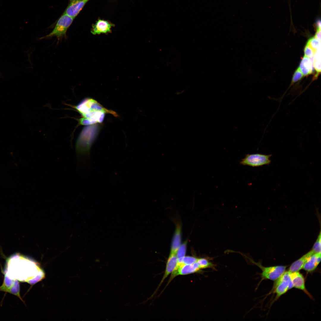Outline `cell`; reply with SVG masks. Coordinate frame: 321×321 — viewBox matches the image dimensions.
Listing matches in <instances>:
<instances>
[{
	"instance_id": "44dd1931",
	"label": "cell",
	"mask_w": 321,
	"mask_h": 321,
	"mask_svg": "<svg viewBox=\"0 0 321 321\" xmlns=\"http://www.w3.org/2000/svg\"><path fill=\"white\" fill-rule=\"evenodd\" d=\"M307 44L315 52L320 48V41L314 37L309 39Z\"/></svg>"
},
{
	"instance_id": "ffe728a7",
	"label": "cell",
	"mask_w": 321,
	"mask_h": 321,
	"mask_svg": "<svg viewBox=\"0 0 321 321\" xmlns=\"http://www.w3.org/2000/svg\"><path fill=\"white\" fill-rule=\"evenodd\" d=\"M320 49L317 50L314 54L313 58V63L314 67L315 68L318 74L321 71Z\"/></svg>"
},
{
	"instance_id": "6da1fadb",
	"label": "cell",
	"mask_w": 321,
	"mask_h": 321,
	"mask_svg": "<svg viewBox=\"0 0 321 321\" xmlns=\"http://www.w3.org/2000/svg\"><path fill=\"white\" fill-rule=\"evenodd\" d=\"M101 128L97 123L88 125L83 129L76 141L75 150L78 159L89 157L90 148L97 138Z\"/></svg>"
},
{
	"instance_id": "d4e9b609",
	"label": "cell",
	"mask_w": 321,
	"mask_h": 321,
	"mask_svg": "<svg viewBox=\"0 0 321 321\" xmlns=\"http://www.w3.org/2000/svg\"><path fill=\"white\" fill-rule=\"evenodd\" d=\"M305 56L312 58L314 56L316 52L308 44H306L304 50Z\"/></svg>"
},
{
	"instance_id": "603a6c76",
	"label": "cell",
	"mask_w": 321,
	"mask_h": 321,
	"mask_svg": "<svg viewBox=\"0 0 321 321\" xmlns=\"http://www.w3.org/2000/svg\"><path fill=\"white\" fill-rule=\"evenodd\" d=\"M198 258L193 257L186 256H185L182 259L181 263L185 265H191L196 262Z\"/></svg>"
},
{
	"instance_id": "ac0fdd59",
	"label": "cell",
	"mask_w": 321,
	"mask_h": 321,
	"mask_svg": "<svg viewBox=\"0 0 321 321\" xmlns=\"http://www.w3.org/2000/svg\"><path fill=\"white\" fill-rule=\"evenodd\" d=\"M187 241H185L181 245L176 253V256L177 259L178 264L180 265L182 262V259L185 256L186 253Z\"/></svg>"
},
{
	"instance_id": "5bb4252c",
	"label": "cell",
	"mask_w": 321,
	"mask_h": 321,
	"mask_svg": "<svg viewBox=\"0 0 321 321\" xmlns=\"http://www.w3.org/2000/svg\"><path fill=\"white\" fill-rule=\"evenodd\" d=\"M181 226L180 224L176 225L174 233L171 243L170 254H176L178 249L181 245Z\"/></svg>"
},
{
	"instance_id": "3957f363",
	"label": "cell",
	"mask_w": 321,
	"mask_h": 321,
	"mask_svg": "<svg viewBox=\"0 0 321 321\" xmlns=\"http://www.w3.org/2000/svg\"><path fill=\"white\" fill-rule=\"evenodd\" d=\"M73 18L64 13L58 19L53 31L41 39L56 37L59 39L66 37L67 29L72 23Z\"/></svg>"
},
{
	"instance_id": "484cf974",
	"label": "cell",
	"mask_w": 321,
	"mask_h": 321,
	"mask_svg": "<svg viewBox=\"0 0 321 321\" xmlns=\"http://www.w3.org/2000/svg\"><path fill=\"white\" fill-rule=\"evenodd\" d=\"M79 123L81 125H90L97 123L96 121L90 119L88 118L83 117L78 120Z\"/></svg>"
},
{
	"instance_id": "5b68a950",
	"label": "cell",
	"mask_w": 321,
	"mask_h": 321,
	"mask_svg": "<svg viewBox=\"0 0 321 321\" xmlns=\"http://www.w3.org/2000/svg\"><path fill=\"white\" fill-rule=\"evenodd\" d=\"M272 155L259 153L247 154L240 161V164L252 167H259L268 165L271 162L270 158Z\"/></svg>"
},
{
	"instance_id": "4316f807",
	"label": "cell",
	"mask_w": 321,
	"mask_h": 321,
	"mask_svg": "<svg viewBox=\"0 0 321 321\" xmlns=\"http://www.w3.org/2000/svg\"><path fill=\"white\" fill-rule=\"evenodd\" d=\"M314 37L320 41H321V29H317Z\"/></svg>"
},
{
	"instance_id": "52a82bcc",
	"label": "cell",
	"mask_w": 321,
	"mask_h": 321,
	"mask_svg": "<svg viewBox=\"0 0 321 321\" xmlns=\"http://www.w3.org/2000/svg\"><path fill=\"white\" fill-rule=\"evenodd\" d=\"M0 291L9 293L17 296L23 301L20 294V285L17 280L9 278L4 273V278L2 285L0 286Z\"/></svg>"
},
{
	"instance_id": "9a60e30c",
	"label": "cell",
	"mask_w": 321,
	"mask_h": 321,
	"mask_svg": "<svg viewBox=\"0 0 321 321\" xmlns=\"http://www.w3.org/2000/svg\"><path fill=\"white\" fill-rule=\"evenodd\" d=\"M314 253V251L311 250L303 255L291 264L289 268L288 271L290 272L299 271L303 268L307 258Z\"/></svg>"
},
{
	"instance_id": "7c38bea8",
	"label": "cell",
	"mask_w": 321,
	"mask_h": 321,
	"mask_svg": "<svg viewBox=\"0 0 321 321\" xmlns=\"http://www.w3.org/2000/svg\"><path fill=\"white\" fill-rule=\"evenodd\" d=\"M178 262L176 254H170L166 263L164 274L155 292L158 289L163 281L171 273L177 266Z\"/></svg>"
},
{
	"instance_id": "cb8c5ba5",
	"label": "cell",
	"mask_w": 321,
	"mask_h": 321,
	"mask_svg": "<svg viewBox=\"0 0 321 321\" xmlns=\"http://www.w3.org/2000/svg\"><path fill=\"white\" fill-rule=\"evenodd\" d=\"M303 75L302 73L298 68L295 71L293 75L290 86L301 79Z\"/></svg>"
},
{
	"instance_id": "4fadbf2b",
	"label": "cell",
	"mask_w": 321,
	"mask_h": 321,
	"mask_svg": "<svg viewBox=\"0 0 321 321\" xmlns=\"http://www.w3.org/2000/svg\"><path fill=\"white\" fill-rule=\"evenodd\" d=\"M321 261V253H314L309 257L303 268L307 272H311L317 268Z\"/></svg>"
},
{
	"instance_id": "7402d4cb",
	"label": "cell",
	"mask_w": 321,
	"mask_h": 321,
	"mask_svg": "<svg viewBox=\"0 0 321 321\" xmlns=\"http://www.w3.org/2000/svg\"><path fill=\"white\" fill-rule=\"evenodd\" d=\"M312 250L315 253H321V233L320 232Z\"/></svg>"
},
{
	"instance_id": "2e32d148",
	"label": "cell",
	"mask_w": 321,
	"mask_h": 321,
	"mask_svg": "<svg viewBox=\"0 0 321 321\" xmlns=\"http://www.w3.org/2000/svg\"><path fill=\"white\" fill-rule=\"evenodd\" d=\"M311 58L310 59L305 56L301 61L299 68L304 76L311 74L313 71V57Z\"/></svg>"
},
{
	"instance_id": "9c48e42d",
	"label": "cell",
	"mask_w": 321,
	"mask_h": 321,
	"mask_svg": "<svg viewBox=\"0 0 321 321\" xmlns=\"http://www.w3.org/2000/svg\"><path fill=\"white\" fill-rule=\"evenodd\" d=\"M114 26V24L107 21L98 19L92 24L91 32L93 35L107 34L111 32V28Z\"/></svg>"
},
{
	"instance_id": "83f0119b",
	"label": "cell",
	"mask_w": 321,
	"mask_h": 321,
	"mask_svg": "<svg viewBox=\"0 0 321 321\" xmlns=\"http://www.w3.org/2000/svg\"><path fill=\"white\" fill-rule=\"evenodd\" d=\"M316 26L317 28V30L321 29V21L320 19H318L316 21Z\"/></svg>"
},
{
	"instance_id": "8fae6325",
	"label": "cell",
	"mask_w": 321,
	"mask_h": 321,
	"mask_svg": "<svg viewBox=\"0 0 321 321\" xmlns=\"http://www.w3.org/2000/svg\"><path fill=\"white\" fill-rule=\"evenodd\" d=\"M86 105L92 111L102 112L106 114H110L115 117H118V115L115 111L108 110L95 100L90 98H86L83 100Z\"/></svg>"
},
{
	"instance_id": "8992f818",
	"label": "cell",
	"mask_w": 321,
	"mask_h": 321,
	"mask_svg": "<svg viewBox=\"0 0 321 321\" xmlns=\"http://www.w3.org/2000/svg\"><path fill=\"white\" fill-rule=\"evenodd\" d=\"M201 270L196 262L191 265L181 264L177 265L176 268L171 273L166 286H168L171 281L176 276L193 273L200 271Z\"/></svg>"
},
{
	"instance_id": "277c9868",
	"label": "cell",
	"mask_w": 321,
	"mask_h": 321,
	"mask_svg": "<svg viewBox=\"0 0 321 321\" xmlns=\"http://www.w3.org/2000/svg\"><path fill=\"white\" fill-rule=\"evenodd\" d=\"M293 288L289 276V272L285 271L278 279L275 281L271 290V293L276 295L274 301L278 299L288 291Z\"/></svg>"
},
{
	"instance_id": "e0dca14e",
	"label": "cell",
	"mask_w": 321,
	"mask_h": 321,
	"mask_svg": "<svg viewBox=\"0 0 321 321\" xmlns=\"http://www.w3.org/2000/svg\"><path fill=\"white\" fill-rule=\"evenodd\" d=\"M105 114L102 112L92 111L82 116L97 123H101L104 119Z\"/></svg>"
},
{
	"instance_id": "d6986e66",
	"label": "cell",
	"mask_w": 321,
	"mask_h": 321,
	"mask_svg": "<svg viewBox=\"0 0 321 321\" xmlns=\"http://www.w3.org/2000/svg\"><path fill=\"white\" fill-rule=\"evenodd\" d=\"M196 262L201 270L214 267V265L205 258H198Z\"/></svg>"
},
{
	"instance_id": "ba28073f",
	"label": "cell",
	"mask_w": 321,
	"mask_h": 321,
	"mask_svg": "<svg viewBox=\"0 0 321 321\" xmlns=\"http://www.w3.org/2000/svg\"><path fill=\"white\" fill-rule=\"evenodd\" d=\"M69 0V4L64 13L74 19L89 0Z\"/></svg>"
},
{
	"instance_id": "7a4b0ae2",
	"label": "cell",
	"mask_w": 321,
	"mask_h": 321,
	"mask_svg": "<svg viewBox=\"0 0 321 321\" xmlns=\"http://www.w3.org/2000/svg\"><path fill=\"white\" fill-rule=\"evenodd\" d=\"M248 258L251 262L259 267L262 270V272L261 274V279L259 283L265 279L275 281L286 271L287 266L277 265L264 267L259 262H256L250 258Z\"/></svg>"
},
{
	"instance_id": "30bf717a",
	"label": "cell",
	"mask_w": 321,
	"mask_h": 321,
	"mask_svg": "<svg viewBox=\"0 0 321 321\" xmlns=\"http://www.w3.org/2000/svg\"><path fill=\"white\" fill-rule=\"evenodd\" d=\"M289 276L293 288L303 291L309 297L312 298L306 288L305 278L301 273L299 271L289 272Z\"/></svg>"
}]
</instances>
